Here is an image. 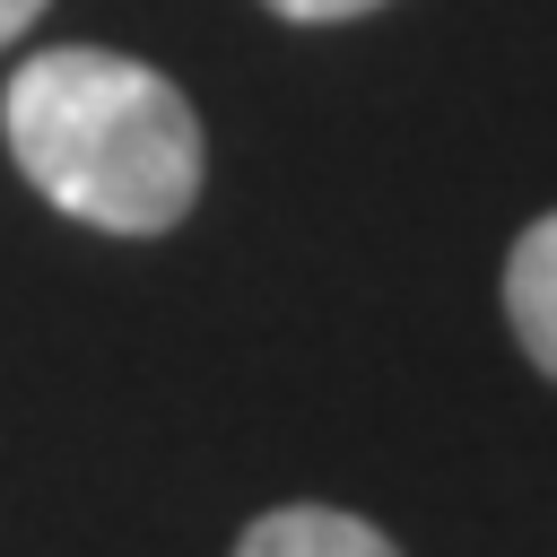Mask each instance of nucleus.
<instances>
[{
    "instance_id": "obj_3",
    "label": "nucleus",
    "mask_w": 557,
    "mask_h": 557,
    "mask_svg": "<svg viewBox=\"0 0 557 557\" xmlns=\"http://www.w3.org/2000/svg\"><path fill=\"white\" fill-rule=\"evenodd\" d=\"M235 557H400L366 513L339 505H270L252 513V531L235 540Z\"/></svg>"
},
{
    "instance_id": "obj_2",
    "label": "nucleus",
    "mask_w": 557,
    "mask_h": 557,
    "mask_svg": "<svg viewBox=\"0 0 557 557\" xmlns=\"http://www.w3.org/2000/svg\"><path fill=\"white\" fill-rule=\"evenodd\" d=\"M505 322H513L522 357L557 383V209L531 218L505 252Z\"/></svg>"
},
{
    "instance_id": "obj_1",
    "label": "nucleus",
    "mask_w": 557,
    "mask_h": 557,
    "mask_svg": "<svg viewBox=\"0 0 557 557\" xmlns=\"http://www.w3.org/2000/svg\"><path fill=\"white\" fill-rule=\"evenodd\" d=\"M0 139L17 174L96 235H165L200 200V113L183 87L104 44L26 52L0 96Z\"/></svg>"
},
{
    "instance_id": "obj_4",
    "label": "nucleus",
    "mask_w": 557,
    "mask_h": 557,
    "mask_svg": "<svg viewBox=\"0 0 557 557\" xmlns=\"http://www.w3.org/2000/svg\"><path fill=\"white\" fill-rule=\"evenodd\" d=\"M261 9H278V17H296V26H339V17H366V9H383V0H261Z\"/></svg>"
},
{
    "instance_id": "obj_5",
    "label": "nucleus",
    "mask_w": 557,
    "mask_h": 557,
    "mask_svg": "<svg viewBox=\"0 0 557 557\" xmlns=\"http://www.w3.org/2000/svg\"><path fill=\"white\" fill-rule=\"evenodd\" d=\"M35 17H44V0H0V52H9V44H17Z\"/></svg>"
}]
</instances>
